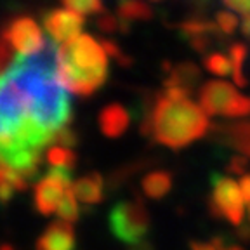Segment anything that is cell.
I'll return each instance as SVG.
<instances>
[{
    "instance_id": "f1b7e54d",
    "label": "cell",
    "mask_w": 250,
    "mask_h": 250,
    "mask_svg": "<svg viewBox=\"0 0 250 250\" xmlns=\"http://www.w3.org/2000/svg\"><path fill=\"white\" fill-rule=\"evenodd\" d=\"M130 250H151V247H149L146 242H141V243H137V245H132Z\"/></svg>"
},
{
    "instance_id": "cb8c5ba5",
    "label": "cell",
    "mask_w": 250,
    "mask_h": 250,
    "mask_svg": "<svg viewBox=\"0 0 250 250\" xmlns=\"http://www.w3.org/2000/svg\"><path fill=\"white\" fill-rule=\"evenodd\" d=\"M245 167H247V158H243V156H234L229 164V170L233 174H243Z\"/></svg>"
},
{
    "instance_id": "44dd1931",
    "label": "cell",
    "mask_w": 250,
    "mask_h": 250,
    "mask_svg": "<svg viewBox=\"0 0 250 250\" xmlns=\"http://www.w3.org/2000/svg\"><path fill=\"white\" fill-rule=\"evenodd\" d=\"M215 24H217L219 31H223L226 35H231L238 28V18L233 12H228V11L219 12L217 18H215Z\"/></svg>"
},
{
    "instance_id": "7a4b0ae2",
    "label": "cell",
    "mask_w": 250,
    "mask_h": 250,
    "mask_svg": "<svg viewBox=\"0 0 250 250\" xmlns=\"http://www.w3.org/2000/svg\"><path fill=\"white\" fill-rule=\"evenodd\" d=\"M108 51L103 42L82 33L58 47V80L77 96H90L108 78Z\"/></svg>"
},
{
    "instance_id": "5bb4252c",
    "label": "cell",
    "mask_w": 250,
    "mask_h": 250,
    "mask_svg": "<svg viewBox=\"0 0 250 250\" xmlns=\"http://www.w3.org/2000/svg\"><path fill=\"white\" fill-rule=\"evenodd\" d=\"M151 16V9L143 0H120L118 2V18L122 23L149 20Z\"/></svg>"
},
{
    "instance_id": "8fae6325",
    "label": "cell",
    "mask_w": 250,
    "mask_h": 250,
    "mask_svg": "<svg viewBox=\"0 0 250 250\" xmlns=\"http://www.w3.org/2000/svg\"><path fill=\"white\" fill-rule=\"evenodd\" d=\"M98 122H99V129H101V132L106 137L117 139V137H120L125 130L129 129L130 115L122 104L113 103V104H108L101 109Z\"/></svg>"
},
{
    "instance_id": "9c48e42d",
    "label": "cell",
    "mask_w": 250,
    "mask_h": 250,
    "mask_svg": "<svg viewBox=\"0 0 250 250\" xmlns=\"http://www.w3.org/2000/svg\"><path fill=\"white\" fill-rule=\"evenodd\" d=\"M42 24L49 33L52 42L66 43L70 40L82 35L83 28V16L71 9H52L47 14H43Z\"/></svg>"
},
{
    "instance_id": "d6986e66",
    "label": "cell",
    "mask_w": 250,
    "mask_h": 250,
    "mask_svg": "<svg viewBox=\"0 0 250 250\" xmlns=\"http://www.w3.org/2000/svg\"><path fill=\"white\" fill-rule=\"evenodd\" d=\"M56 214H58V217L61 219V221H66V223H71V224L77 223L78 215H80V208H78V198L75 196L73 189H70L66 195L62 196Z\"/></svg>"
},
{
    "instance_id": "30bf717a",
    "label": "cell",
    "mask_w": 250,
    "mask_h": 250,
    "mask_svg": "<svg viewBox=\"0 0 250 250\" xmlns=\"http://www.w3.org/2000/svg\"><path fill=\"white\" fill-rule=\"evenodd\" d=\"M37 250H75V231L71 223L54 221L37 240Z\"/></svg>"
},
{
    "instance_id": "7402d4cb",
    "label": "cell",
    "mask_w": 250,
    "mask_h": 250,
    "mask_svg": "<svg viewBox=\"0 0 250 250\" xmlns=\"http://www.w3.org/2000/svg\"><path fill=\"white\" fill-rule=\"evenodd\" d=\"M120 18L118 16H111V14H106V12H103V14H99L98 18V26L101 28V30L104 31H113L118 28V24H120Z\"/></svg>"
},
{
    "instance_id": "5b68a950",
    "label": "cell",
    "mask_w": 250,
    "mask_h": 250,
    "mask_svg": "<svg viewBox=\"0 0 250 250\" xmlns=\"http://www.w3.org/2000/svg\"><path fill=\"white\" fill-rule=\"evenodd\" d=\"M198 104L208 117L238 118L250 115V98L240 94L229 82L210 80L200 89Z\"/></svg>"
},
{
    "instance_id": "2e32d148",
    "label": "cell",
    "mask_w": 250,
    "mask_h": 250,
    "mask_svg": "<svg viewBox=\"0 0 250 250\" xmlns=\"http://www.w3.org/2000/svg\"><path fill=\"white\" fill-rule=\"evenodd\" d=\"M198 77V70L193 64H181L179 68L170 71V77L167 78V87H183L189 90Z\"/></svg>"
},
{
    "instance_id": "ba28073f",
    "label": "cell",
    "mask_w": 250,
    "mask_h": 250,
    "mask_svg": "<svg viewBox=\"0 0 250 250\" xmlns=\"http://www.w3.org/2000/svg\"><path fill=\"white\" fill-rule=\"evenodd\" d=\"M73 186L71 170L61 167H51L35 184L33 203L35 208L43 215H49L58 210L62 196L66 195Z\"/></svg>"
},
{
    "instance_id": "277c9868",
    "label": "cell",
    "mask_w": 250,
    "mask_h": 250,
    "mask_svg": "<svg viewBox=\"0 0 250 250\" xmlns=\"http://www.w3.org/2000/svg\"><path fill=\"white\" fill-rule=\"evenodd\" d=\"M42 28L28 16H18L4 30L2 40V70L16 56H33L45 47Z\"/></svg>"
},
{
    "instance_id": "e0dca14e",
    "label": "cell",
    "mask_w": 250,
    "mask_h": 250,
    "mask_svg": "<svg viewBox=\"0 0 250 250\" xmlns=\"http://www.w3.org/2000/svg\"><path fill=\"white\" fill-rule=\"evenodd\" d=\"M249 54V49H247L245 43H233L229 47V59H231V64H233V80L236 82V85H245L247 83V78L243 75V62H245V58Z\"/></svg>"
},
{
    "instance_id": "52a82bcc",
    "label": "cell",
    "mask_w": 250,
    "mask_h": 250,
    "mask_svg": "<svg viewBox=\"0 0 250 250\" xmlns=\"http://www.w3.org/2000/svg\"><path fill=\"white\" fill-rule=\"evenodd\" d=\"M210 212L215 217L226 219L228 223L240 226L245 215V198L240 189V183L228 176H212Z\"/></svg>"
},
{
    "instance_id": "ac0fdd59",
    "label": "cell",
    "mask_w": 250,
    "mask_h": 250,
    "mask_svg": "<svg viewBox=\"0 0 250 250\" xmlns=\"http://www.w3.org/2000/svg\"><path fill=\"white\" fill-rule=\"evenodd\" d=\"M203 64L210 73L217 75V77H226V75L233 73V64H231L229 56L223 54V52H212L207 54L203 59Z\"/></svg>"
},
{
    "instance_id": "603a6c76",
    "label": "cell",
    "mask_w": 250,
    "mask_h": 250,
    "mask_svg": "<svg viewBox=\"0 0 250 250\" xmlns=\"http://www.w3.org/2000/svg\"><path fill=\"white\" fill-rule=\"evenodd\" d=\"M223 2L231 11H236L243 16L250 14V0H223Z\"/></svg>"
},
{
    "instance_id": "83f0119b",
    "label": "cell",
    "mask_w": 250,
    "mask_h": 250,
    "mask_svg": "<svg viewBox=\"0 0 250 250\" xmlns=\"http://www.w3.org/2000/svg\"><path fill=\"white\" fill-rule=\"evenodd\" d=\"M242 31L247 39H250V14H245L242 20Z\"/></svg>"
},
{
    "instance_id": "8992f818",
    "label": "cell",
    "mask_w": 250,
    "mask_h": 250,
    "mask_svg": "<svg viewBox=\"0 0 250 250\" xmlns=\"http://www.w3.org/2000/svg\"><path fill=\"white\" fill-rule=\"evenodd\" d=\"M108 223L113 236H117L120 242L137 245L145 242V236L148 234L149 215L143 203L124 200L111 208Z\"/></svg>"
},
{
    "instance_id": "ffe728a7",
    "label": "cell",
    "mask_w": 250,
    "mask_h": 250,
    "mask_svg": "<svg viewBox=\"0 0 250 250\" xmlns=\"http://www.w3.org/2000/svg\"><path fill=\"white\" fill-rule=\"evenodd\" d=\"M61 2L66 9H71L82 16L103 12V0H61Z\"/></svg>"
},
{
    "instance_id": "4dcf8cb0",
    "label": "cell",
    "mask_w": 250,
    "mask_h": 250,
    "mask_svg": "<svg viewBox=\"0 0 250 250\" xmlns=\"http://www.w3.org/2000/svg\"><path fill=\"white\" fill-rule=\"evenodd\" d=\"M249 215H250V205H249Z\"/></svg>"
},
{
    "instance_id": "d4e9b609",
    "label": "cell",
    "mask_w": 250,
    "mask_h": 250,
    "mask_svg": "<svg viewBox=\"0 0 250 250\" xmlns=\"http://www.w3.org/2000/svg\"><path fill=\"white\" fill-rule=\"evenodd\" d=\"M240 189H242V195L245 198L247 205H250V174H247V176H243L240 179Z\"/></svg>"
},
{
    "instance_id": "6da1fadb",
    "label": "cell",
    "mask_w": 250,
    "mask_h": 250,
    "mask_svg": "<svg viewBox=\"0 0 250 250\" xmlns=\"http://www.w3.org/2000/svg\"><path fill=\"white\" fill-rule=\"evenodd\" d=\"M58 47L47 42L33 56H16L2 70V156L42 153L70 127L71 103L58 80Z\"/></svg>"
},
{
    "instance_id": "7c38bea8",
    "label": "cell",
    "mask_w": 250,
    "mask_h": 250,
    "mask_svg": "<svg viewBox=\"0 0 250 250\" xmlns=\"http://www.w3.org/2000/svg\"><path fill=\"white\" fill-rule=\"evenodd\" d=\"M71 189H73L78 202L89 203V205L99 203L104 198V181L98 172H90L87 176L73 181Z\"/></svg>"
},
{
    "instance_id": "484cf974",
    "label": "cell",
    "mask_w": 250,
    "mask_h": 250,
    "mask_svg": "<svg viewBox=\"0 0 250 250\" xmlns=\"http://www.w3.org/2000/svg\"><path fill=\"white\" fill-rule=\"evenodd\" d=\"M212 243H214V245L217 247V250H243L240 245H236V243L226 242L224 238H215V240H212Z\"/></svg>"
},
{
    "instance_id": "3957f363",
    "label": "cell",
    "mask_w": 250,
    "mask_h": 250,
    "mask_svg": "<svg viewBox=\"0 0 250 250\" xmlns=\"http://www.w3.org/2000/svg\"><path fill=\"white\" fill-rule=\"evenodd\" d=\"M208 115L189 98L165 92L156 99L149 115V130L156 143L179 149L200 139L208 130Z\"/></svg>"
},
{
    "instance_id": "9a60e30c",
    "label": "cell",
    "mask_w": 250,
    "mask_h": 250,
    "mask_svg": "<svg viewBox=\"0 0 250 250\" xmlns=\"http://www.w3.org/2000/svg\"><path fill=\"white\" fill-rule=\"evenodd\" d=\"M45 160L51 167H61L73 170L75 164H77V155L70 146H61V145H52L47 148Z\"/></svg>"
},
{
    "instance_id": "4fadbf2b",
    "label": "cell",
    "mask_w": 250,
    "mask_h": 250,
    "mask_svg": "<svg viewBox=\"0 0 250 250\" xmlns=\"http://www.w3.org/2000/svg\"><path fill=\"white\" fill-rule=\"evenodd\" d=\"M170 186H172V176L165 170L149 172L148 176L143 177V183H141V188H143L145 195L155 200L164 198L170 191Z\"/></svg>"
},
{
    "instance_id": "4316f807",
    "label": "cell",
    "mask_w": 250,
    "mask_h": 250,
    "mask_svg": "<svg viewBox=\"0 0 250 250\" xmlns=\"http://www.w3.org/2000/svg\"><path fill=\"white\" fill-rule=\"evenodd\" d=\"M191 250H217L214 243H205V242H191Z\"/></svg>"
},
{
    "instance_id": "f546056e",
    "label": "cell",
    "mask_w": 250,
    "mask_h": 250,
    "mask_svg": "<svg viewBox=\"0 0 250 250\" xmlns=\"http://www.w3.org/2000/svg\"><path fill=\"white\" fill-rule=\"evenodd\" d=\"M151 2H160V0H151Z\"/></svg>"
}]
</instances>
